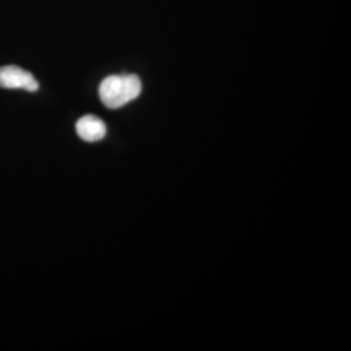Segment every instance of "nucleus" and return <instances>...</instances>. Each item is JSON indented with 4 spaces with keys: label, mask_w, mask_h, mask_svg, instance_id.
Segmentation results:
<instances>
[{
    "label": "nucleus",
    "mask_w": 351,
    "mask_h": 351,
    "mask_svg": "<svg viewBox=\"0 0 351 351\" xmlns=\"http://www.w3.org/2000/svg\"><path fill=\"white\" fill-rule=\"evenodd\" d=\"M142 92V82L136 75L123 73L120 75H110L101 82L99 95L104 105L115 110L135 100Z\"/></svg>",
    "instance_id": "1"
},
{
    "label": "nucleus",
    "mask_w": 351,
    "mask_h": 351,
    "mask_svg": "<svg viewBox=\"0 0 351 351\" xmlns=\"http://www.w3.org/2000/svg\"><path fill=\"white\" fill-rule=\"evenodd\" d=\"M0 87L4 89H24L25 91H38L39 84L29 71L10 66L0 68Z\"/></svg>",
    "instance_id": "2"
},
{
    "label": "nucleus",
    "mask_w": 351,
    "mask_h": 351,
    "mask_svg": "<svg viewBox=\"0 0 351 351\" xmlns=\"http://www.w3.org/2000/svg\"><path fill=\"white\" fill-rule=\"evenodd\" d=\"M76 132L80 138L88 143H95L105 138L107 127L98 117L88 114L82 117L76 123Z\"/></svg>",
    "instance_id": "3"
}]
</instances>
